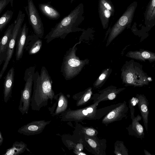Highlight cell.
I'll use <instances>...</instances> for the list:
<instances>
[{
	"label": "cell",
	"mask_w": 155,
	"mask_h": 155,
	"mask_svg": "<svg viewBox=\"0 0 155 155\" xmlns=\"http://www.w3.org/2000/svg\"><path fill=\"white\" fill-rule=\"evenodd\" d=\"M52 84L51 78L45 67H42L40 74L38 71L35 73L30 104L32 110L39 111L47 105L49 100L52 103L55 95Z\"/></svg>",
	"instance_id": "cell-1"
},
{
	"label": "cell",
	"mask_w": 155,
	"mask_h": 155,
	"mask_svg": "<svg viewBox=\"0 0 155 155\" xmlns=\"http://www.w3.org/2000/svg\"><path fill=\"white\" fill-rule=\"evenodd\" d=\"M84 5H78L53 28L45 38L48 43L55 38H64L69 33L82 31L79 26L84 19Z\"/></svg>",
	"instance_id": "cell-2"
},
{
	"label": "cell",
	"mask_w": 155,
	"mask_h": 155,
	"mask_svg": "<svg viewBox=\"0 0 155 155\" xmlns=\"http://www.w3.org/2000/svg\"><path fill=\"white\" fill-rule=\"evenodd\" d=\"M99 103L97 101L84 108L76 110H72L69 108L59 115L61 121L79 122L85 120H99L119 104L97 109Z\"/></svg>",
	"instance_id": "cell-3"
},
{
	"label": "cell",
	"mask_w": 155,
	"mask_h": 155,
	"mask_svg": "<svg viewBox=\"0 0 155 155\" xmlns=\"http://www.w3.org/2000/svg\"><path fill=\"white\" fill-rule=\"evenodd\" d=\"M121 71L122 83L126 86L141 87L148 85L152 81L143 71L142 65L133 59L126 61Z\"/></svg>",
	"instance_id": "cell-4"
},
{
	"label": "cell",
	"mask_w": 155,
	"mask_h": 155,
	"mask_svg": "<svg viewBox=\"0 0 155 155\" xmlns=\"http://www.w3.org/2000/svg\"><path fill=\"white\" fill-rule=\"evenodd\" d=\"M80 42L76 44L66 52L63 59L61 71L66 80L74 78L78 75L84 67L89 62L87 59L81 60L76 55L77 45Z\"/></svg>",
	"instance_id": "cell-5"
},
{
	"label": "cell",
	"mask_w": 155,
	"mask_h": 155,
	"mask_svg": "<svg viewBox=\"0 0 155 155\" xmlns=\"http://www.w3.org/2000/svg\"><path fill=\"white\" fill-rule=\"evenodd\" d=\"M35 70V67H31L25 72L24 79L25 83L23 89L21 91L18 108L22 115L28 113L30 105Z\"/></svg>",
	"instance_id": "cell-6"
},
{
	"label": "cell",
	"mask_w": 155,
	"mask_h": 155,
	"mask_svg": "<svg viewBox=\"0 0 155 155\" xmlns=\"http://www.w3.org/2000/svg\"><path fill=\"white\" fill-rule=\"evenodd\" d=\"M137 6V3L136 2L130 4L113 26L107 41V46L125 28L130 25Z\"/></svg>",
	"instance_id": "cell-7"
},
{
	"label": "cell",
	"mask_w": 155,
	"mask_h": 155,
	"mask_svg": "<svg viewBox=\"0 0 155 155\" xmlns=\"http://www.w3.org/2000/svg\"><path fill=\"white\" fill-rule=\"evenodd\" d=\"M25 17V13L19 10L14 21V27L8 46L6 58L0 72V79L3 76L12 57L17 37Z\"/></svg>",
	"instance_id": "cell-8"
},
{
	"label": "cell",
	"mask_w": 155,
	"mask_h": 155,
	"mask_svg": "<svg viewBox=\"0 0 155 155\" xmlns=\"http://www.w3.org/2000/svg\"><path fill=\"white\" fill-rule=\"evenodd\" d=\"M25 9L35 33L38 38H42L44 34L43 25L33 0H28V5Z\"/></svg>",
	"instance_id": "cell-9"
},
{
	"label": "cell",
	"mask_w": 155,
	"mask_h": 155,
	"mask_svg": "<svg viewBox=\"0 0 155 155\" xmlns=\"http://www.w3.org/2000/svg\"><path fill=\"white\" fill-rule=\"evenodd\" d=\"M129 108L125 101L119 103L104 117L102 120V124L107 126L111 123L127 118Z\"/></svg>",
	"instance_id": "cell-10"
},
{
	"label": "cell",
	"mask_w": 155,
	"mask_h": 155,
	"mask_svg": "<svg viewBox=\"0 0 155 155\" xmlns=\"http://www.w3.org/2000/svg\"><path fill=\"white\" fill-rule=\"evenodd\" d=\"M84 138L89 151L96 155H105L107 141L100 139L97 135L89 137L84 135Z\"/></svg>",
	"instance_id": "cell-11"
},
{
	"label": "cell",
	"mask_w": 155,
	"mask_h": 155,
	"mask_svg": "<svg viewBox=\"0 0 155 155\" xmlns=\"http://www.w3.org/2000/svg\"><path fill=\"white\" fill-rule=\"evenodd\" d=\"M51 120H35L19 128L17 132L26 136H31L41 133Z\"/></svg>",
	"instance_id": "cell-12"
},
{
	"label": "cell",
	"mask_w": 155,
	"mask_h": 155,
	"mask_svg": "<svg viewBox=\"0 0 155 155\" xmlns=\"http://www.w3.org/2000/svg\"><path fill=\"white\" fill-rule=\"evenodd\" d=\"M125 89L124 87L118 88L115 86H110L93 94L91 99L93 100V103L113 100Z\"/></svg>",
	"instance_id": "cell-13"
},
{
	"label": "cell",
	"mask_w": 155,
	"mask_h": 155,
	"mask_svg": "<svg viewBox=\"0 0 155 155\" xmlns=\"http://www.w3.org/2000/svg\"><path fill=\"white\" fill-rule=\"evenodd\" d=\"M135 105L129 104V107L130 110L131 118L132 120L131 124L127 128L129 135L135 136L137 137L142 139L144 137V133L143 126L139 123L142 117L138 114L135 117L134 115Z\"/></svg>",
	"instance_id": "cell-14"
},
{
	"label": "cell",
	"mask_w": 155,
	"mask_h": 155,
	"mask_svg": "<svg viewBox=\"0 0 155 155\" xmlns=\"http://www.w3.org/2000/svg\"><path fill=\"white\" fill-rule=\"evenodd\" d=\"M54 99L56 101L51 107H48V110L52 116H59L68 109V99L63 94L60 92L55 95Z\"/></svg>",
	"instance_id": "cell-15"
},
{
	"label": "cell",
	"mask_w": 155,
	"mask_h": 155,
	"mask_svg": "<svg viewBox=\"0 0 155 155\" xmlns=\"http://www.w3.org/2000/svg\"><path fill=\"white\" fill-rule=\"evenodd\" d=\"M14 23L9 25L0 39V66L6 57L8 44L14 27Z\"/></svg>",
	"instance_id": "cell-16"
},
{
	"label": "cell",
	"mask_w": 155,
	"mask_h": 155,
	"mask_svg": "<svg viewBox=\"0 0 155 155\" xmlns=\"http://www.w3.org/2000/svg\"><path fill=\"white\" fill-rule=\"evenodd\" d=\"M136 97L137 99V104L143 120L144 127L148 132V124L149 110V102L148 99L143 94H137Z\"/></svg>",
	"instance_id": "cell-17"
},
{
	"label": "cell",
	"mask_w": 155,
	"mask_h": 155,
	"mask_svg": "<svg viewBox=\"0 0 155 155\" xmlns=\"http://www.w3.org/2000/svg\"><path fill=\"white\" fill-rule=\"evenodd\" d=\"M28 28L26 23L21 28L17 37L16 50V59L19 60L22 57Z\"/></svg>",
	"instance_id": "cell-18"
},
{
	"label": "cell",
	"mask_w": 155,
	"mask_h": 155,
	"mask_svg": "<svg viewBox=\"0 0 155 155\" xmlns=\"http://www.w3.org/2000/svg\"><path fill=\"white\" fill-rule=\"evenodd\" d=\"M15 69L12 67L8 71L4 83L3 97L5 103H7L11 97L13 85Z\"/></svg>",
	"instance_id": "cell-19"
},
{
	"label": "cell",
	"mask_w": 155,
	"mask_h": 155,
	"mask_svg": "<svg viewBox=\"0 0 155 155\" xmlns=\"http://www.w3.org/2000/svg\"><path fill=\"white\" fill-rule=\"evenodd\" d=\"M126 56L132 59L143 61H148L150 62H153L155 60V54L146 50L130 51L127 52Z\"/></svg>",
	"instance_id": "cell-20"
},
{
	"label": "cell",
	"mask_w": 155,
	"mask_h": 155,
	"mask_svg": "<svg viewBox=\"0 0 155 155\" xmlns=\"http://www.w3.org/2000/svg\"><path fill=\"white\" fill-rule=\"evenodd\" d=\"M38 8L43 15L50 19L57 20L60 17V13L49 3L39 4Z\"/></svg>",
	"instance_id": "cell-21"
},
{
	"label": "cell",
	"mask_w": 155,
	"mask_h": 155,
	"mask_svg": "<svg viewBox=\"0 0 155 155\" xmlns=\"http://www.w3.org/2000/svg\"><path fill=\"white\" fill-rule=\"evenodd\" d=\"M93 94L92 88L90 87L84 91L74 95L73 98L76 101L77 106L85 104L90 99Z\"/></svg>",
	"instance_id": "cell-22"
},
{
	"label": "cell",
	"mask_w": 155,
	"mask_h": 155,
	"mask_svg": "<svg viewBox=\"0 0 155 155\" xmlns=\"http://www.w3.org/2000/svg\"><path fill=\"white\" fill-rule=\"evenodd\" d=\"M27 149V145L22 141H16L12 146L7 149L4 155H18L23 153Z\"/></svg>",
	"instance_id": "cell-23"
},
{
	"label": "cell",
	"mask_w": 155,
	"mask_h": 155,
	"mask_svg": "<svg viewBox=\"0 0 155 155\" xmlns=\"http://www.w3.org/2000/svg\"><path fill=\"white\" fill-rule=\"evenodd\" d=\"M98 12L103 27L105 29L108 27L110 18L112 14L110 11L105 8L99 2Z\"/></svg>",
	"instance_id": "cell-24"
},
{
	"label": "cell",
	"mask_w": 155,
	"mask_h": 155,
	"mask_svg": "<svg viewBox=\"0 0 155 155\" xmlns=\"http://www.w3.org/2000/svg\"><path fill=\"white\" fill-rule=\"evenodd\" d=\"M112 72V69L108 68L104 69L93 84L95 88H101L105 83Z\"/></svg>",
	"instance_id": "cell-25"
},
{
	"label": "cell",
	"mask_w": 155,
	"mask_h": 155,
	"mask_svg": "<svg viewBox=\"0 0 155 155\" xmlns=\"http://www.w3.org/2000/svg\"><path fill=\"white\" fill-rule=\"evenodd\" d=\"M114 153L116 155H128V150L124 145V142L116 141L114 144Z\"/></svg>",
	"instance_id": "cell-26"
},
{
	"label": "cell",
	"mask_w": 155,
	"mask_h": 155,
	"mask_svg": "<svg viewBox=\"0 0 155 155\" xmlns=\"http://www.w3.org/2000/svg\"><path fill=\"white\" fill-rule=\"evenodd\" d=\"M155 0H151L150 2L145 13V21H148L154 18L155 15Z\"/></svg>",
	"instance_id": "cell-27"
},
{
	"label": "cell",
	"mask_w": 155,
	"mask_h": 155,
	"mask_svg": "<svg viewBox=\"0 0 155 155\" xmlns=\"http://www.w3.org/2000/svg\"><path fill=\"white\" fill-rule=\"evenodd\" d=\"M13 14L12 11L8 10L0 17V31L9 22L12 17Z\"/></svg>",
	"instance_id": "cell-28"
},
{
	"label": "cell",
	"mask_w": 155,
	"mask_h": 155,
	"mask_svg": "<svg viewBox=\"0 0 155 155\" xmlns=\"http://www.w3.org/2000/svg\"><path fill=\"white\" fill-rule=\"evenodd\" d=\"M42 46V41L37 37L28 51L30 55L35 54L39 51Z\"/></svg>",
	"instance_id": "cell-29"
},
{
	"label": "cell",
	"mask_w": 155,
	"mask_h": 155,
	"mask_svg": "<svg viewBox=\"0 0 155 155\" xmlns=\"http://www.w3.org/2000/svg\"><path fill=\"white\" fill-rule=\"evenodd\" d=\"M82 129L84 134L88 136H95L98 134V131L92 127H83Z\"/></svg>",
	"instance_id": "cell-30"
},
{
	"label": "cell",
	"mask_w": 155,
	"mask_h": 155,
	"mask_svg": "<svg viewBox=\"0 0 155 155\" xmlns=\"http://www.w3.org/2000/svg\"><path fill=\"white\" fill-rule=\"evenodd\" d=\"M99 2L105 8L110 11L112 15H114V7L110 0H99Z\"/></svg>",
	"instance_id": "cell-31"
},
{
	"label": "cell",
	"mask_w": 155,
	"mask_h": 155,
	"mask_svg": "<svg viewBox=\"0 0 155 155\" xmlns=\"http://www.w3.org/2000/svg\"><path fill=\"white\" fill-rule=\"evenodd\" d=\"M13 0H0V14L10 2L11 6H13Z\"/></svg>",
	"instance_id": "cell-32"
},
{
	"label": "cell",
	"mask_w": 155,
	"mask_h": 155,
	"mask_svg": "<svg viewBox=\"0 0 155 155\" xmlns=\"http://www.w3.org/2000/svg\"><path fill=\"white\" fill-rule=\"evenodd\" d=\"M75 148L74 149L78 151H81L83 148V145L81 143H78L76 146Z\"/></svg>",
	"instance_id": "cell-33"
},
{
	"label": "cell",
	"mask_w": 155,
	"mask_h": 155,
	"mask_svg": "<svg viewBox=\"0 0 155 155\" xmlns=\"http://www.w3.org/2000/svg\"><path fill=\"white\" fill-rule=\"evenodd\" d=\"M74 152L75 154L78 155H87V154L84 152H81V151H78L74 149Z\"/></svg>",
	"instance_id": "cell-34"
},
{
	"label": "cell",
	"mask_w": 155,
	"mask_h": 155,
	"mask_svg": "<svg viewBox=\"0 0 155 155\" xmlns=\"http://www.w3.org/2000/svg\"><path fill=\"white\" fill-rule=\"evenodd\" d=\"M3 137L2 134L0 131V146H1L3 142Z\"/></svg>",
	"instance_id": "cell-35"
},
{
	"label": "cell",
	"mask_w": 155,
	"mask_h": 155,
	"mask_svg": "<svg viewBox=\"0 0 155 155\" xmlns=\"http://www.w3.org/2000/svg\"><path fill=\"white\" fill-rule=\"evenodd\" d=\"M144 152L145 155H152V154L146 150H144Z\"/></svg>",
	"instance_id": "cell-36"
},
{
	"label": "cell",
	"mask_w": 155,
	"mask_h": 155,
	"mask_svg": "<svg viewBox=\"0 0 155 155\" xmlns=\"http://www.w3.org/2000/svg\"><path fill=\"white\" fill-rule=\"evenodd\" d=\"M74 0H70V3H72L74 1Z\"/></svg>",
	"instance_id": "cell-37"
}]
</instances>
